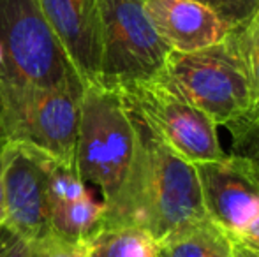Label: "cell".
I'll return each mask as SVG.
<instances>
[{
	"instance_id": "1",
	"label": "cell",
	"mask_w": 259,
	"mask_h": 257,
	"mask_svg": "<svg viewBox=\"0 0 259 257\" xmlns=\"http://www.w3.org/2000/svg\"><path fill=\"white\" fill-rule=\"evenodd\" d=\"M131 115L136 124V153L120 194L106 206L104 226L136 227L160 241L208 215L194 164L157 136L133 110Z\"/></svg>"
},
{
	"instance_id": "2",
	"label": "cell",
	"mask_w": 259,
	"mask_h": 257,
	"mask_svg": "<svg viewBox=\"0 0 259 257\" xmlns=\"http://www.w3.org/2000/svg\"><path fill=\"white\" fill-rule=\"evenodd\" d=\"M136 153V124L123 93L101 83L83 86L74 169L109 206L120 194Z\"/></svg>"
},
{
	"instance_id": "3",
	"label": "cell",
	"mask_w": 259,
	"mask_h": 257,
	"mask_svg": "<svg viewBox=\"0 0 259 257\" xmlns=\"http://www.w3.org/2000/svg\"><path fill=\"white\" fill-rule=\"evenodd\" d=\"M83 88L0 79V148L18 144L74 169Z\"/></svg>"
},
{
	"instance_id": "4",
	"label": "cell",
	"mask_w": 259,
	"mask_h": 257,
	"mask_svg": "<svg viewBox=\"0 0 259 257\" xmlns=\"http://www.w3.org/2000/svg\"><path fill=\"white\" fill-rule=\"evenodd\" d=\"M159 74L217 127H228L249 108V69L228 39L191 53L171 49Z\"/></svg>"
},
{
	"instance_id": "5",
	"label": "cell",
	"mask_w": 259,
	"mask_h": 257,
	"mask_svg": "<svg viewBox=\"0 0 259 257\" xmlns=\"http://www.w3.org/2000/svg\"><path fill=\"white\" fill-rule=\"evenodd\" d=\"M0 44L6 57L2 79L45 88H83L37 0H0Z\"/></svg>"
},
{
	"instance_id": "6",
	"label": "cell",
	"mask_w": 259,
	"mask_h": 257,
	"mask_svg": "<svg viewBox=\"0 0 259 257\" xmlns=\"http://www.w3.org/2000/svg\"><path fill=\"white\" fill-rule=\"evenodd\" d=\"M99 83L122 90L155 78L171 48L152 27L143 0H99Z\"/></svg>"
},
{
	"instance_id": "7",
	"label": "cell",
	"mask_w": 259,
	"mask_h": 257,
	"mask_svg": "<svg viewBox=\"0 0 259 257\" xmlns=\"http://www.w3.org/2000/svg\"><path fill=\"white\" fill-rule=\"evenodd\" d=\"M120 92L131 110L189 162L219 161L228 155L219 143L217 124L160 74Z\"/></svg>"
},
{
	"instance_id": "8",
	"label": "cell",
	"mask_w": 259,
	"mask_h": 257,
	"mask_svg": "<svg viewBox=\"0 0 259 257\" xmlns=\"http://www.w3.org/2000/svg\"><path fill=\"white\" fill-rule=\"evenodd\" d=\"M4 157V222L27 241L42 238L50 231L48 169L52 159L18 144L0 148Z\"/></svg>"
},
{
	"instance_id": "9",
	"label": "cell",
	"mask_w": 259,
	"mask_h": 257,
	"mask_svg": "<svg viewBox=\"0 0 259 257\" xmlns=\"http://www.w3.org/2000/svg\"><path fill=\"white\" fill-rule=\"evenodd\" d=\"M208 219L229 233H242L259 213L257 162L242 155L192 162Z\"/></svg>"
},
{
	"instance_id": "10",
	"label": "cell",
	"mask_w": 259,
	"mask_h": 257,
	"mask_svg": "<svg viewBox=\"0 0 259 257\" xmlns=\"http://www.w3.org/2000/svg\"><path fill=\"white\" fill-rule=\"evenodd\" d=\"M45 20L74 65L83 86L99 83V0H37Z\"/></svg>"
},
{
	"instance_id": "11",
	"label": "cell",
	"mask_w": 259,
	"mask_h": 257,
	"mask_svg": "<svg viewBox=\"0 0 259 257\" xmlns=\"http://www.w3.org/2000/svg\"><path fill=\"white\" fill-rule=\"evenodd\" d=\"M159 37L173 52L191 53L226 41L233 30L211 9L194 0H143Z\"/></svg>"
},
{
	"instance_id": "12",
	"label": "cell",
	"mask_w": 259,
	"mask_h": 257,
	"mask_svg": "<svg viewBox=\"0 0 259 257\" xmlns=\"http://www.w3.org/2000/svg\"><path fill=\"white\" fill-rule=\"evenodd\" d=\"M106 204L87 192L79 197L48 202L50 231L72 241H89L103 229Z\"/></svg>"
},
{
	"instance_id": "13",
	"label": "cell",
	"mask_w": 259,
	"mask_h": 257,
	"mask_svg": "<svg viewBox=\"0 0 259 257\" xmlns=\"http://www.w3.org/2000/svg\"><path fill=\"white\" fill-rule=\"evenodd\" d=\"M155 257H229L228 234L205 219L157 241Z\"/></svg>"
},
{
	"instance_id": "14",
	"label": "cell",
	"mask_w": 259,
	"mask_h": 257,
	"mask_svg": "<svg viewBox=\"0 0 259 257\" xmlns=\"http://www.w3.org/2000/svg\"><path fill=\"white\" fill-rule=\"evenodd\" d=\"M157 241L129 226H104L90 240V257H155Z\"/></svg>"
},
{
	"instance_id": "15",
	"label": "cell",
	"mask_w": 259,
	"mask_h": 257,
	"mask_svg": "<svg viewBox=\"0 0 259 257\" xmlns=\"http://www.w3.org/2000/svg\"><path fill=\"white\" fill-rule=\"evenodd\" d=\"M249 69L250 100L247 111L228 125L233 137V153L250 157L259 141V46L243 57Z\"/></svg>"
},
{
	"instance_id": "16",
	"label": "cell",
	"mask_w": 259,
	"mask_h": 257,
	"mask_svg": "<svg viewBox=\"0 0 259 257\" xmlns=\"http://www.w3.org/2000/svg\"><path fill=\"white\" fill-rule=\"evenodd\" d=\"M28 257H90V240L72 241L48 233L30 241Z\"/></svg>"
},
{
	"instance_id": "17",
	"label": "cell",
	"mask_w": 259,
	"mask_h": 257,
	"mask_svg": "<svg viewBox=\"0 0 259 257\" xmlns=\"http://www.w3.org/2000/svg\"><path fill=\"white\" fill-rule=\"evenodd\" d=\"M211 9L231 28L243 25L259 7V0H194Z\"/></svg>"
},
{
	"instance_id": "18",
	"label": "cell",
	"mask_w": 259,
	"mask_h": 257,
	"mask_svg": "<svg viewBox=\"0 0 259 257\" xmlns=\"http://www.w3.org/2000/svg\"><path fill=\"white\" fill-rule=\"evenodd\" d=\"M30 241L0 226V257H28Z\"/></svg>"
},
{
	"instance_id": "19",
	"label": "cell",
	"mask_w": 259,
	"mask_h": 257,
	"mask_svg": "<svg viewBox=\"0 0 259 257\" xmlns=\"http://www.w3.org/2000/svg\"><path fill=\"white\" fill-rule=\"evenodd\" d=\"M226 234L229 240V257H259V250L247 243L242 236L229 231H226Z\"/></svg>"
},
{
	"instance_id": "20",
	"label": "cell",
	"mask_w": 259,
	"mask_h": 257,
	"mask_svg": "<svg viewBox=\"0 0 259 257\" xmlns=\"http://www.w3.org/2000/svg\"><path fill=\"white\" fill-rule=\"evenodd\" d=\"M2 171H4V157L0 150V224L4 222V185H2Z\"/></svg>"
},
{
	"instance_id": "21",
	"label": "cell",
	"mask_w": 259,
	"mask_h": 257,
	"mask_svg": "<svg viewBox=\"0 0 259 257\" xmlns=\"http://www.w3.org/2000/svg\"><path fill=\"white\" fill-rule=\"evenodd\" d=\"M4 71H6V57H4L2 44H0V79L4 78Z\"/></svg>"
},
{
	"instance_id": "22",
	"label": "cell",
	"mask_w": 259,
	"mask_h": 257,
	"mask_svg": "<svg viewBox=\"0 0 259 257\" xmlns=\"http://www.w3.org/2000/svg\"><path fill=\"white\" fill-rule=\"evenodd\" d=\"M249 159H252V161H259V141H257L256 148H254L252 155H250V157H249Z\"/></svg>"
},
{
	"instance_id": "23",
	"label": "cell",
	"mask_w": 259,
	"mask_h": 257,
	"mask_svg": "<svg viewBox=\"0 0 259 257\" xmlns=\"http://www.w3.org/2000/svg\"><path fill=\"white\" fill-rule=\"evenodd\" d=\"M256 162H257V168H259V161H256Z\"/></svg>"
},
{
	"instance_id": "24",
	"label": "cell",
	"mask_w": 259,
	"mask_h": 257,
	"mask_svg": "<svg viewBox=\"0 0 259 257\" xmlns=\"http://www.w3.org/2000/svg\"><path fill=\"white\" fill-rule=\"evenodd\" d=\"M0 226H2V224H0Z\"/></svg>"
}]
</instances>
